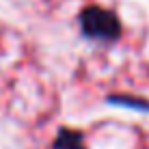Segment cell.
I'll list each match as a JSON object with an SVG mask.
<instances>
[{"label": "cell", "mask_w": 149, "mask_h": 149, "mask_svg": "<svg viewBox=\"0 0 149 149\" xmlns=\"http://www.w3.org/2000/svg\"><path fill=\"white\" fill-rule=\"evenodd\" d=\"M80 30L89 39H104V41H115L121 35V19L117 13L104 7H84L78 15Z\"/></svg>", "instance_id": "6da1fadb"}, {"label": "cell", "mask_w": 149, "mask_h": 149, "mask_svg": "<svg viewBox=\"0 0 149 149\" xmlns=\"http://www.w3.org/2000/svg\"><path fill=\"white\" fill-rule=\"evenodd\" d=\"M52 149H86L84 147V136L78 130H69V127H61L56 134Z\"/></svg>", "instance_id": "7a4b0ae2"}, {"label": "cell", "mask_w": 149, "mask_h": 149, "mask_svg": "<svg viewBox=\"0 0 149 149\" xmlns=\"http://www.w3.org/2000/svg\"><path fill=\"white\" fill-rule=\"evenodd\" d=\"M108 100L112 104H125L127 108H141V110H149V102L136 100V97H123V95H110Z\"/></svg>", "instance_id": "3957f363"}]
</instances>
